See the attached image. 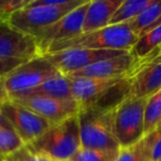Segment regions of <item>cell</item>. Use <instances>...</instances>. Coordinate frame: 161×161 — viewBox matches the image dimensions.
Returning <instances> with one entry per match:
<instances>
[{
  "mask_svg": "<svg viewBox=\"0 0 161 161\" xmlns=\"http://www.w3.org/2000/svg\"><path fill=\"white\" fill-rule=\"evenodd\" d=\"M137 64V60L131 53H126L116 58L103 60L85 69L71 74V77H96L113 78L129 76Z\"/></svg>",
  "mask_w": 161,
  "mask_h": 161,
  "instance_id": "14",
  "label": "cell"
},
{
  "mask_svg": "<svg viewBox=\"0 0 161 161\" xmlns=\"http://www.w3.org/2000/svg\"><path fill=\"white\" fill-rule=\"evenodd\" d=\"M10 99V95L6 87L5 77H0V106Z\"/></svg>",
  "mask_w": 161,
  "mask_h": 161,
  "instance_id": "28",
  "label": "cell"
},
{
  "mask_svg": "<svg viewBox=\"0 0 161 161\" xmlns=\"http://www.w3.org/2000/svg\"><path fill=\"white\" fill-rule=\"evenodd\" d=\"M152 3V0H124L113 16L109 25H121L135 20Z\"/></svg>",
  "mask_w": 161,
  "mask_h": 161,
  "instance_id": "18",
  "label": "cell"
},
{
  "mask_svg": "<svg viewBox=\"0 0 161 161\" xmlns=\"http://www.w3.org/2000/svg\"><path fill=\"white\" fill-rule=\"evenodd\" d=\"M129 25L139 38L146 32L161 25V0H152L149 7L135 20L130 21Z\"/></svg>",
  "mask_w": 161,
  "mask_h": 161,
  "instance_id": "17",
  "label": "cell"
},
{
  "mask_svg": "<svg viewBox=\"0 0 161 161\" xmlns=\"http://www.w3.org/2000/svg\"><path fill=\"white\" fill-rule=\"evenodd\" d=\"M25 146L32 153L53 161H69L82 147L77 115L52 124L39 138Z\"/></svg>",
  "mask_w": 161,
  "mask_h": 161,
  "instance_id": "1",
  "label": "cell"
},
{
  "mask_svg": "<svg viewBox=\"0 0 161 161\" xmlns=\"http://www.w3.org/2000/svg\"><path fill=\"white\" fill-rule=\"evenodd\" d=\"M87 0H74V3L66 7H50V6H27L23 9L12 14L9 25L21 33L29 36H38L42 30L50 27L64 16L80 7Z\"/></svg>",
  "mask_w": 161,
  "mask_h": 161,
  "instance_id": "6",
  "label": "cell"
},
{
  "mask_svg": "<svg viewBox=\"0 0 161 161\" xmlns=\"http://www.w3.org/2000/svg\"><path fill=\"white\" fill-rule=\"evenodd\" d=\"M28 60H19V58H0V77H5L6 75L14 71L16 67Z\"/></svg>",
  "mask_w": 161,
  "mask_h": 161,
  "instance_id": "26",
  "label": "cell"
},
{
  "mask_svg": "<svg viewBox=\"0 0 161 161\" xmlns=\"http://www.w3.org/2000/svg\"><path fill=\"white\" fill-rule=\"evenodd\" d=\"M150 142V157L151 161L161 160V130L156 129L151 134L146 135Z\"/></svg>",
  "mask_w": 161,
  "mask_h": 161,
  "instance_id": "25",
  "label": "cell"
},
{
  "mask_svg": "<svg viewBox=\"0 0 161 161\" xmlns=\"http://www.w3.org/2000/svg\"><path fill=\"white\" fill-rule=\"evenodd\" d=\"M160 161H161V160H160Z\"/></svg>",
  "mask_w": 161,
  "mask_h": 161,
  "instance_id": "34",
  "label": "cell"
},
{
  "mask_svg": "<svg viewBox=\"0 0 161 161\" xmlns=\"http://www.w3.org/2000/svg\"><path fill=\"white\" fill-rule=\"evenodd\" d=\"M8 161H38V158L25 146L7 157Z\"/></svg>",
  "mask_w": 161,
  "mask_h": 161,
  "instance_id": "27",
  "label": "cell"
},
{
  "mask_svg": "<svg viewBox=\"0 0 161 161\" xmlns=\"http://www.w3.org/2000/svg\"><path fill=\"white\" fill-rule=\"evenodd\" d=\"M36 115L43 117L51 124H56L64 119L77 115L80 105L74 99H58L47 96H21L10 98Z\"/></svg>",
  "mask_w": 161,
  "mask_h": 161,
  "instance_id": "10",
  "label": "cell"
},
{
  "mask_svg": "<svg viewBox=\"0 0 161 161\" xmlns=\"http://www.w3.org/2000/svg\"><path fill=\"white\" fill-rule=\"evenodd\" d=\"M161 124V90L148 97L145 114V135H149Z\"/></svg>",
  "mask_w": 161,
  "mask_h": 161,
  "instance_id": "21",
  "label": "cell"
},
{
  "mask_svg": "<svg viewBox=\"0 0 161 161\" xmlns=\"http://www.w3.org/2000/svg\"><path fill=\"white\" fill-rule=\"evenodd\" d=\"M0 108L12 129L17 132L25 145L39 138L52 125L49 120L12 99L3 103Z\"/></svg>",
  "mask_w": 161,
  "mask_h": 161,
  "instance_id": "7",
  "label": "cell"
},
{
  "mask_svg": "<svg viewBox=\"0 0 161 161\" xmlns=\"http://www.w3.org/2000/svg\"><path fill=\"white\" fill-rule=\"evenodd\" d=\"M139 36L131 29L129 22L107 25L96 31L80 33L74 38L55 42L47 49L45 54L56 53L72 49L116 50L130 52Z\"/></svg>",
  "mask_w": 161,
  "mask_h": 161,
  "instance_id": "2",
  "label": "cell"
},
{
  "mask_svg": "<svg viewBox=\"0 0 161 161\" xmlns=\"http://www.w3.org/2000/svg\"><path fill=\"white\" fill-rule=\"evenodd\" d=\"M157 129H160V130H161V124H160V126H159V127L157 128Z\"/></svg>",
  "mask_w": 161,
  "mask_h": 161,
  "instance_id": "33",
  "label": "cell"
},
{
  "mask_svg": "<svg viewBox=\"0 0 161 161\" xmlns=\"http://www.w3.org/2000/svg\"><path fill=\"white\" fill-rule=\"evenodd\" d=\"M36 158H38V161H53L52 159L47 158V157L45 156H41V154H36Z\"/></svg>",
  "mask_w": 161,
  "mask_h": 161,
  "instance_id": "31",
  "label": "cell"
},
{
  "mask_svg": "<svg viewBox=\"0 0 161 161\" xmlns=\"http://www.w3.org/2000/svg\"><path fill=\"white\" fill-rule=\"evenodd\" d=\"M120 149L82 148L69 161H115Z\"/></svg>",
  "mask_w": 161,
  "mask_h": 161,
  "instance_id": "22",
  "label": "cell"
},
{
  "mask_svg": "<svg viewBox=\"0 0 161 161\" xmlns=\"http://www.w3.org/2000/svg\"><path fill=\"white\" fill-rule=\"evenodd\" d=\"M130 86L126 98L150 97L161 90V61H138L129 75Z\"/></svg>",
  "mask_w": 161,
  "mask_h": 161,
  "instance_id": "12",
  "label": "cell"
},
{
  "mask_svg": "<svg viewBox=\"0 0 161 161\" xmlns=\"http://www.w3.org/2000/svg\"><path fill=\"white\" fill-rule=\"evenodd\" d=\"M115 108L99 104L80 106L77 117L82 148L120 149L113 131Z\"/></svg>",
  "mask_w": 161,
  "mask_h": 161,
  "instance_id": "3",
  "label": "cell"
},
{
  "mask_svg": "<svg viewBox=\"0 0 161 161\" xmlns=\"http://www.w3.org/2000/svg\"><path fill=\"white\" fill-rule=\"evenodd\" d=\"M0 161H8L7 157H3V156H0Z\"/></svg>",
  "mask_w": 161,
  "mask_h": 161,
  "instance_id": "32",
  "label": "cell"
},
{
  "mask_svg": "<svg viewBox=\"0 0 161 161\" xmlns=\"http://www.w3.org/2000/svg\"><path fill=\"white\" fill-rule=\"evenodd\" d=\"M60 73L45 56L39 55L23 62L6 75V87L10 98H14L38 87Z\"/></svg>",
  "mask_w": 161,
  "mask_h": 161,
  "instance_id": "5",
  "label": "cell"
},
{
  "mask_svg": "<svg viewBox=\"0 0 161 161\" xmlns=\"http://www.w3.org/2000/svg\"><path fill=\"white\" fill-rule=\"evenodd\" d=\"M31 0H0V23H9L17 11L27 7Z\"/></svg>",
  "mask_w": 161,
  "mask_h": 161,
  "instance_id": "24",
  "label": "cell"
},
{
  "mask_svg": "<svg viewBox=\"0 0 161 161\" xmlns=\"http://www.w3.org/2000/svg\"><path fill=\"white\" fill-rule=\"evenodd\" d=\"M90 1L91 0H87L84 5L74 9L73 11L63 17L61 20L45 28L38 36H34V41L36 43L40 55H44L47 49L53 43L74 38L83 32L84 19Z\"/></svg>",
  "mask_w": 161,
  "mask_h": 161,
  "instance_id": "8",
  "label": "cell"
},
{
  "mask_svg": "<svg viewBox=\"0 0 161 161\" xmlns=\"http://www.w3.org/2000/svg\"><path fill=\"white\" fill-rule=\"evenodd\" d=\"M161 47V25L146 32L138 39L135 47L130 51L134 58L138 61L147 58L150 53Z\"/></svg>",
  "mask_w": 161,
  "mask_h": 161,
  "instance_id": "19",
  "label": "cell"
},
{
  "mask_svg": "<svg viewBox=\"0 0 161 161\" xmlns=\"http://www.w3.org/2000/svg\"><path fill=\"white\" fill-rule=\"evenodd\" d=\"M124 0H91L86 10L83 32L96 31L109 25L113 16Z\"/></svg>",
  "mask_w": 161,
  "mask_h": 161,
  "instance_id": "15",
  "label": "cell"
},
{
  "mask_svg": "<svg viewBox=\"0 0 161 161\" xmlns=\"http://www.w3.org/2000/svg\"><path fill=\"white\" fill-rule=\"evenodd\" d=\"M23 146L25 143L14 129L0 127V156H10Z\"/></svg>",
  "mask_w": 161,
  "mask_h": 161,
  "instance_id": "23",
  "label": "cell"
},
{
  "mask_svg": "<svg viewBox=\"0 0 161 161\" xmlns=\"http://www.w3.org/2000/svg\"><path fill=\"white\" fill-rule=\"evenodd\" d=\"M39 55L32 36L21 33L9 23H0V58L30 60Z\"/></svg>",
  "mask_w": 161,
  "mask_h": 161,
  "instance_id": "13",
  "label": "cell"
},
{
  "mask_svg": "<svg viewBox=\"0 0 161 161\" xmlns=\"http://www.w3.org/2000/svg\"><path fill=\"white\" fill-rule=\"evenodd\" d=\"M0 127H5V128H10L12 129L11 125L9 124V121L6 119V117L3 116V112H1V108H0Z\"/></svg>",
  "mask_w": 161,
  "mask_h": 161,
  "instance_id": "30",
  "label": "cell"
},
{
  "mask_svg": "<svg viewBox=\"0 0 161 161\" xmlns=\"http://www.w3.org/2000/svg\"><path fill=\"white\" fill-rule=\"evenodd\" d=\"M148 97L125 98L115 108L113 131L120 148L140 141L145 135V114Z\"/></svg>",
  "mask_w": 161,
  "mask_h": 161,
  "instance_id": "4",
  "label": "cell"
},
{
  "mask_svg": "<svg viewBox=\"0 0 161 161\" xmlns=\"http://www.w3.org/2000/svg\"><path fill=\"white\" fill-rule=\"evenodd\" d=\"M126 53H129V52L116 51V50L72 49L56 52V53L44 54L43 56H45L62 74L71 75L97 62L116 58Z\"/></svg>",
  "mask_w": 161,
  "mask_h": 161,
  "instance_id": "9",
  "label": "cell"
},
{
  "mask_svg": "<svg viewBox=\"0 0 161 161\" xmlns=\"http://www.w3.org/2000/svg\"><path fill=\"white\" fill-rule=\"evenodd\" d=\"M115 161H151L150 142L147 136L129 147L120 148Z\"/></svg>",
  "mask_w": 161,
  "mask_h": 161,
  "instance_id": "20",
  "label": "cell"
},
{
  "mask_svg": "<svg viewBox=\"0 0 161 161\" xmlns=\"http://www.w3.org/2000/svg\"><path fill=\"white\" fill-rule=\"evenodd\" d=\"M47 96L58 99H74L71 92V83L67 75L60 73L58 75L47 80L40 86L29 91L20 96ZM16 98V97H14Z\"/></svg>",
  "mask_w": 161,
  "mask_h": 161,
  "instance_id": "16",
  "label": "cell"
},
{
  "mask_svg": "<svg viewBox=\"0 0 161 161\" xmlns=\"http://www.w3.org/2000/svg\"><path fill=\"white\" fill-rule=\"evenodd\" d=\"M128 76L113 78H96L69 76V83H71L72 96L80 106H86L102 102L104 97L109 95Z\"/></svg>",
  "mask_w": 161,
  "mask_h": 161,
  "instance_id": "11",
  "label": "cell"
},
{
  "mask_svg": "<svg viewBox=\"0 0 161 161\" xmlns=\"http://www.w3.org/2000/svg\"><path fill=\"white\" fill-rule=\"evenodd\" d=\"M145 58H148V60H154V61H161V47H158L157 50H154L152 53H150L149 55Z\"/></svg>",
  "mask_w": 161,
  "mask_h": 161,
  "instance_id": "29",
  "label": "cell"
}]
</instances>
